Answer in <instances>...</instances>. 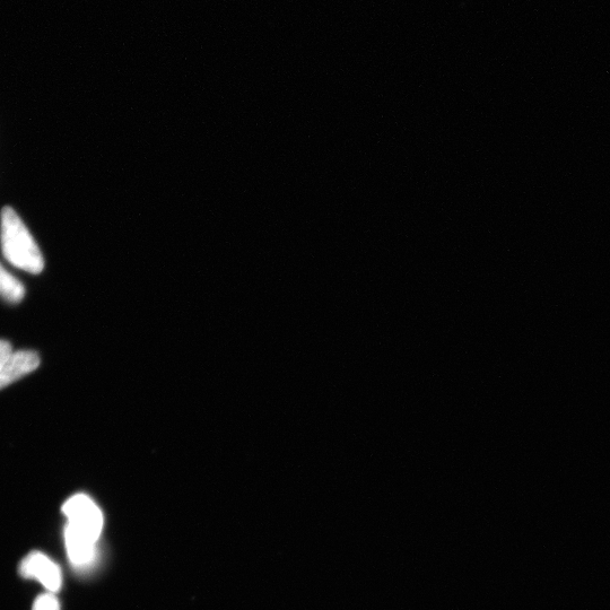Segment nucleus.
<instances>
[{
    "label": "nucleus",
    "mask_w": 610,
    "mask_h": 610,
    "mask_svg": "<svg viewBox=\"0 0 610 610\" xmlns=\"http://www.w3.org/2000/svg\"><path fill=\"white\" fill-rule=\"evenodd\" d=\"M25 296L21 281L0 264V298L8 303H20Z\"/></svg>",
    "instance_id": "6"
},
{
    "label": "nucleus",
    "mask_w": 610,
    "mask_h": 610,
    "mask_svg": "<svg viewBox=\"0 0 610 610\" xmlns=\"http://www.w3.org/2000/svg\"><path fill=\"white\" fill-rule=\"evenodd\" d=\"M65 544L69 561L77 568H86L90 565L97 554V544L75 533V531L65 529Z\"/></svg>",
    "instance_id": "5"
},
{
    "label": "nucleus",
    "mask_w": 610,
    "mask_h": 610,
    "mask_svg": "<svg viewBox=\"0 0 610 610\" xmlns=\"http://www.w3.org/2000/svg\"><path fill=\"white\" fill-rule=\"evenodd\" d=\"M19 572L24 579L41 583L48 592L55 594L63 586V574L57 563L41 552H32L21 562Z\"/></svg>",
    "instance_id": "3"
},
{
    "label": "nucleus",
    "mask_w": 610,
    "mask_h": 610,
    "mask_svg": "<svg viewBox=\"0 0 610 610\" xmlns=\"http://www.w3.org/2000/svg\"><path fill=\"white\" fill-rule=\"evenodd\" d=\"M32 610H61L59 600L54 594L51 592H47V594H43L39 596L36 601H34V605Z\"/></svg>",
    "instance_id": "7"
},
{
    "label": "nucleus",
    "mask_w": 610,
    "mask_h": 610,
    "mask_svg": "<svg viewBox=\"0 0 610 610\" xmlns=\"http://www.w3.org/2000/svg\"><path fill=\"white\" fill-rule=\"evenodd\" d=\"M0 249L13 267L38 275L45 268V259L30 230L13 208L0 214Z\"/></svg>",
    "instance_id": "1"
},
{
    "label": "nucleus",
    "mask_w": 610,
    "mask_h": 610,
    "mask_svg": "<svg viewBox=\"0 0 610 610\" xmlns=\"http://www.w3.org/2000/svg\"><path fill=\"white\" fill-rule=\"evenodd\" d=\"M40 356L32 351L14 352L0 370V390L39 368Z\"/></svg>",
    "instance_id": "4"
},
{
    "label": "nucleus",
    "mask_w": 610,
    "mask_h": 610,
    "mask_svg": "<svg viewBox=\"0 0 610 610\" xmlns=\"http://www.w3.org/2000/svg\"><path fill=\"white\" fill-rule=\"evenodd\" d=\"M14 353L13 347L10 343L3 341L0 339V370L3 369V366L10 359L11 355Z\"/></svg>",
    "instance_id": "8"
},
{
    "label": "nucleus",
    "mask_w": 610,
    "mask_h": 610,
    "mask_svg": "<svg viewBox=\"0 0 610 610\" xmlns=\"http://www.w3.org/2000/svg\"><path fill=\"white\" fill-rule=\"evenodd\" d=\"M63 513L67 518L66 528L92 540V542H99L104 519L102 511L90 496L85 494L72 496L64 504Z\"/></svg>",
    "instance_id": "2"
}]
</instances>
